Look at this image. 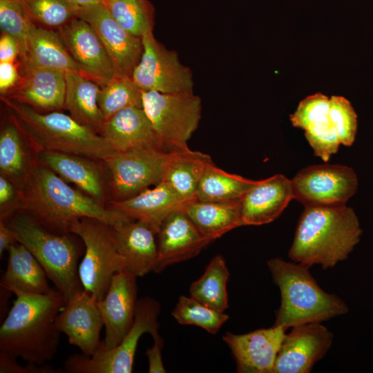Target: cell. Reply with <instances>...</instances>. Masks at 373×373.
Returning a JSON list of instances; mask_svg holds the SVG:
<instances>
[{"label":"cell","mask_w":373,"mask_h":373,"mask_svg":"<svg viewBox=\"0 0 373 373\" xmlns=\"http://www.w3.org/2000/svg\"><path fill=\"white\" fill-rule=\"evenodd\" d=\"M12 293L16 298L0 327V352L38 365L52 361L60 342L57 318L64 296L55 288L46 294Z\"/></svg>","instance_id":"obj_1"},{"label":"cell","mask_w":373,"mask_h":373,"mask_svg":"<svg viewBox=\"0 0 373 373\" xmlns=\"http://www.w3.org/2000/svg\"><path fill=\"white\" fill-rule=\"evenodd\" d=\"M21 188L20 211L56 233H70V225L83 218L98 219L111 225L129 219L70 186L39 162Z\"/></svg>","instance_id":"obj_2"},{"label":"cell","mask_w":373,"mask_h":373,"mask_svg":"<svg viewBox=\"0 0 373 373\" xmlns=\"http://www.w3.org/2000/svg\"><path fill=\"white\" fill-rule=\"evenodd\" d=\"M362 233L356 214L346 205L306 207L288 256L294 262L308 267L332 268L348 258Z\"/></svg>","instance_id":"obj_3"},{"label":"cell","mask_w":373,"mask_h":373,"mask_svg":"<svg viewBox=\"0 0 373 373\" xmlns=\"http://www.w3.org/2000/svg\"><path fill=\"white\" fill-rule=\"evenodd\" d=\"M9 116L37 153L54 151L104 160L115 151L98 133L60 111L41 113L1 96Z\"/></svg>","instance_id":"obj_4"},{"label":"cell","mask_w":373,"mask_h":373,"mask_svg":"<svg viewBox=\"0 0 373 373\" xmlns=\"http://www.w3.org/2000/svg\"><path fill=\"white\" fill-rule=\"evenodd\" d=\"M274 283L280 293V305L274 325L289 327L322 323L348 312L338 296L325 291L308 267L276 258L267 261Z\"/></svg>","instance_id":"obj_5"},{"label":"cell","mask_w":373,"mask_h":373,"mask_svg":"<svg viewBox=\"0 0 373 373\" xmlns=\"http://www.w3.org/2000/svg\"><path fill=\"white\" fill-rule=\"evenodd\" d=\"M6 223L17 241L39 262L66 301L84 289L78 274V261L83 254V247L73 233L52 231L21 211L15 213Z\"/></svg>","instance_id":"obj_6"},{"label":"cell","mask_w":373,"mask_h":373,"mask_svg":"<svg viewBox=\"0 0 373 373\" xmlns=\"http://www.w3.org/2000/svg\"><path fill=\"white\" fill-rule=\"evenodd\" d=\"M142 108L164 153L189 149L198 127L202 102L193 93H162L142 90Z\"/></svg>","instance_id":"obj_7"},{"label":"cell","mask_w":373,"mask_h":373,"mask_svg":"<svg viewBox=\"0 0 373 373\" xmlns=\"http://www.w3.org/2000/svg\"><path fill=\"white\" fill-rule=\"evenodd\" d=\"M69 232L77 236L84 246L78 267L82 287L98 301L105 296L113 276L124 270L111 226L98 219L83 218L70 225Z\"/></svg>","instance_id":"obj_8"},{"label":"cell","mask_w":373,"mask_h":373,"mask_svg":"<svg viewBox=\"0 0 373 373\" xmlns=\"http://www.w3.org/2000/svg\"><path fill=\"white\" fill-rule=\"evenodd\" d=\"M160 303L154 298L138 299L132 327L115 347L104 349L102 343L90 356L73 354L65 361L64 370L68 373H131L133 370L138 342L149 333L158 336Z\"/></svg>","instance_id":"obj_9"},{"label":"cell","mask_w":373,"mask_h":373,"mask_svg":"<svg viewBox=\"0 0 373 373\" xmlns=\"http://www.w3.org/2000/svg\"><path fill=\"white\" fill-rule=\"evenodd\" d=\"M166 153L141 147L115 152L103 160L111 200L130 198L160 182Z\"/></svg>","instance_id":"obj_10"},{"label":"cell","mask_w":373,"mask_h":373,"mask_svg":"<svg viewBox=\"0 0 373 373\" xmlns=\"http://www.w3.org/2000/svg\"><path fill=\"white\" fill-rule=\"evenodd\" d=\"M142 40L143 52L131 75L135 84L143 91L193 93V73L181 63L178 53L167 49L153 32Z\"/></svg>","instance_id":"obj_11"},{"label":"cell","mask_w":373,"mask_h":373,"mask_svg":"<svg viewBox=\"0 0 373 373\" xmlns=\"http://www.w3.org/2000/svg\"><path fill=\"white\" fill-rule=\"evenodd\" d=\"M293 198L306 207L346 205L358 187V178L350 167L339 164L312 165L291 180Z\"/></svg>","instance_id":"obj_12"},{"label":"cell","mask_w":373,"mask_h":373,"mask_svg":"<svg viewBox=\"0 0 373 373\" xmlns=\"http://www.w3.org/2000/svg\"><path fill=\"white\" fill-rule=\"evenodd\" d=\"M58 30L82 75L100 87L117 75L106 49L88 22L77 17Z\"/></svg>","instance_id":"obj_13"},{"label":"cell","mask_w":373,"mask_h":373,"mask_svg":"<svg viewBox=\"0 0 373 373\" xmlns=\"http://www.w3.org/2000/svg\"><path fill=\"white\" fill-rule=\"evenodd\" d=\"M291 328L285 334L273 373H309L332 346L334 335L321 323Z\"/></svg>","instance_id":"obj_14"},{"label":"cell","mask_w":373,"mask_h":373,"mask_svg":"<svg viewBox=\"0 0 373 373\" xmlns=\"http://www.w3.org/2000/svg\"><path fill=\"white\" fill-rule=\"evenodd\" d=\"M78 17L88 22L100 38L116 75L131 77L143 52L142 38L121 27L102 3L81 7Z\"/></svg>","instance_id":"obj_15"},{"label":"cell","mask_w":373,"mask_h":373,"mask_svg":"<svg viewBox=\"0 0 373 373\" xmlns=\"http://www.w3.org/2000/svg\"><path fill=\"white\" fill-rule=\"evenodd\" d=\"M136 280L126 270L116 273L105 296L97 301L105 328L104 349L117 346L133 326L138 300Z\"/></svg>","instance_id":"obj_16"},{"label":"cell","mask_w":373,"mask_h":373,"mask_svg":"<svg viewBox=\"0 0 373 373\" xmlns=\"http://www.w3.org/2000/svg\"><path fill=\"white\" fill-rule=\"evenodd\" d=\"M57 326L70 345L90 356L102 343L100 333L104 322L97 300L84 289L72 295L57 318Z\"/></svg>","instance_id":"obj_17"},{"label":"cell","mask_w":373,"mask_h":373,"mask_svg":"<svg viewBox=\"0 0 373 373\" xmlns=\"http://www.w3.org/2000/svg\"><path fill=\"white\" fill-rule=\"evenodd\" d=\"M286 329L274 325L243 334L227 332L223 341L230 349L240 373H273Z\"/></svg>","instance_id":"obj_18"},{"label":"cell","mask_w":373,"mask_h":373,"mask_svg":"<svg viewBox=\"0 0 373 373\" xmlns=\"http://www.w3.org/2000/svg\"><path fill=\"white\" fill-rule=\"evenodd\" d=\"M157 258L153 271L191 259L211 242L198 231L183 209L171 213L157 233Z\"/></svg>","instance_id":"obj_19"},{"label":"cell","mask_w":373,"mask_h":373,"mask_svg":"<svg viewBox=\"0 0 373 373\" xmlns=\"http://www.w3.org/2000/svg\"><path fill=\"white\" fill-rule=\"evenodd\" d=\"M37 161L105 205L110 193L102 160L75 154L40 151L37 153Z\"/></svg>","instance_id":"obj_20"},{"label":"cell","mask_w":373,"mask_h":373,"mask_svg":"<svg viewBox=\"0 0 373 373\" xmlns=\"http://www.w3.org/2000/svg\"><path fill=\"white\" fill-rule=\"evenodd\" d=\"M111 226L124 270L137 278L153 271L157 258V231L146 222L131 219Z\"/></svg>","instance_id":"obj_21"},{"label":"cell","mask_w":373,"mask_h":373,"mask_svg":"<svg viewBox=\"0 0 373 373\" xmlns=\"http://www.w3.org/2000/svg\"><path fill=\"white\" fill-rule=\"evenodd\" d=\"M294 199L291 180L283 174L256 180L240 200L242 226L270 223Z\"/></svg>","instance_id":"obj_22"},{"label":"cell","mask_w":373,"mask_h":373,"mask_svg":"<svg viewBox=\"0 0 373 373\" xmlns=\"http://www.w3.org/2000/svg\"><path fill=\"white\" fill-rule=\"evenodd\" d=\"M17 85L6 98L36 109L59 111L64 108L66 96L65 73L46 68H35L21 73Z\"/></svg>","instance_id":"obj_23"},{"label":"cell","mask_w":373,"mask_h":373,"mask_svg":"<svg viewBox=\"0 0 373 373\" xmlns=\"http://www.w3.org/2000/svg\"><path fill=\"white\" fill-rule=\"evenodd\" d=\"M186 204L164 182L123 200H110L108 207L129 219L150 224L157 233L163 220Z\"/></svg>","instance_id":"obj_24"},{"label":"cell","mask_w":373,"mask_h":373,"mask_svg":"<svg viewBox=\"0 0 373 373\" xmlns=\"http://www.w3.org/2000/svg\"><path fill=\"white\" fill-rule=\"evenodd\" d=\"M99 134L115 152L141 147L162 151L142 107L129 106L117 112L105 120Z\"/></svg>","instance_id":"obj_25"},{"label":"cell","mask_w":373,"mask_h":373,"mask_svg":"<svg viewBox=\"0 0 373 373\" xmlns=\"http://www.w3.org/2000/svg\"><path fill=\"white\" fill-rule=\"evenodd\" d=\"M21 66V73L46 68L80 73L59 33L34 23L30 30L28 52Z\"/></svg>","instance_id":"obj_26"},{"label":"cell","mask_w":373,"mask_h":373,"mask_svg":"<svg viewBox=\"0 0 373 373\" xmlns=\"http://www.w3.org/2000/svg\"><path fill=\"white\" fill-rule=\"evenodd\" d=\"M7 252V266L1 276V287L11 292L19 290L32 294H46L53 290L44 269L23 245L17 242Z\"/></svg>","instance_id":"obj_27"},{"label":"cell","mask_w":373,"mask_h":373,"mask_svg":"<svg viewBox=\"0 0 373 373\" xmlns=\"http://www.w3.org/2000/svg\"><path fill=\"white\" fill-rule=\"evenodd\" d=\"M211 157L204 153L185 150L166 153L162 181L166 182L185 202L196 200L200 178Z\"/></svg>","instance_id":"obj_28"},{"label":"cell","mask_w":373,"mask_h":373,"mask_svg":"<svg viewBox=\"0 0 373 373\" xmlns=\"http://www.w3.org/2000/svg\"><path fill=\"white\" fill-rule=\"evenodd\" d=\"M37 163V153L8 115L0 133L1 174L21 187Z\"/></svg>","instance_id":"obj_29"},{"label":"cell","mask_w":373,"mask_h":373,"mask_svg":"<svg viewBox=\"0 0 373 373\" xmlns=\"http://www.w3.org/2000/svg\"><path fill=\"white\" fill-rule=\"evenodd\" d=\"M183 210L200 233L211 242L242 226L240 200L227 202L193 200Z\"/></svg>","instance_id":"obj_30"},{"label":"cell","mask_w":373,"mask_h":373,"mask_svg":"<svg viewBox=\"0 0 373 373\" xmlns=\"http://www.w3.org/2000/svg\"><path fill=\"white\" fill-rule=\"evenodd\" d=\"M64 108L79 124L100 133L105 119L98 104L100 86L77 72H66Z\"/></svg>","instance_id":"obj_31"},{"label":"cell","mask_w":373,"mask_h":373,"mask_svg":"<svg viewBox=\"0 0 373 373\" xmlns=\"http://www.w3.org/2000/svg\"><path fill=\"white\" fill-rule=\"evenodd\" d=\"M256 182L227 173L211 162L205 168L199 181L196 200L227 202L241 200Z\"/></svg>","instance_id":"obj_32"},{"label":"cell","mask_w":373,"mask_h":373,"mask_svg":"<svg viewBox=\"0 0 373 373\" xmlns=\"http://www.w3.org/2000/svg\"><path fill=\"white\" fill-rule=\"evenodd\" d=\"M229 271L222 255L215 256L203 274L190 286V296L217 311L228 308L227 285Z\"/></svg>","instance_id":"obj_33"},{"label":"cell","mask_w":373,"mask_h":373,"mask_svg":"<svg viewBox=\"0 0 373 373\" xmlns=\"http://www.w3.org/2000/svg\"><path fill=\"white\" fill-rule=\"evenodd\" d=\"M102 4L117 23L142 38L153 32L155 9L149 0H104Z\"/></svg>","instance_id":"obj_34"},{"label":"cell","mask_w":373,"mask_h":373,"mask_svg":"<svg viewBox=\"0 0 373 373\" xmlns=\"http://www.w3.org/2000/svg\"><path fill=\"white\" fill-rule=\"evenodd\" d=\"M98 104L105 120L129 107H142V90L131 77L115 75L101 87Z\"/></svg>","instance_id":"obj_35"},{"label":"cell","mask_w":373,"mask_h":373,"mask_svg":"<svg viewBox=\"0 0 373 373\" xmlns=\"http://www.w3.org/2000/svg\"><path fill=\"white\" fill-rule=\"evenodd\" d=\"M34 23L46 28L62 27L78 17L81 7L72 0H20Z\"/></svg>","instance_id":"obj_36"},{"label":"cell","mask_w":373,"mask_h":373,"mask_svg":"<svg viewBox=\"0 0 373 373\" xmlns=\"http://www.w3.org/2000/svg\"><path fill=\"white\" fill-rule=\"evenodd\" d=\"M175 321L184 325H194L215 334L229 316L212 309L195 298L181 296L171 313Z\"/></svg>","instance_id":"obj_37"},{"label":"cell","mask_w":373,"mask_h":373,"mask_svg":"<svg viewBox=\"0 0 373 373\" xmlns=\"http://www.w3.org/2000/svg\"><path fill=\"white\" fill-rule=\"evenodd\" d=\"M33 22L25 11L20 0H0V28L2 33L12 37L20 48L23 60L28 52V38Z\"/></svg>","instance_id":"obj_38"},{"label":"cell","mask_w":373,"mask_h":373,"mask_svg":"<svg viewBox=\"0 0 373 373\" xmlns=\"http://www.w3.org/2000/svg\"><path fill=\"white\" fill-rule=\"evenodd\" d=\"M329 119L335 127L341 144L351 146L357 131V115L351 103L344 97L329 98Z\"/></svg>","instance_id":"obj_39"},{"label":"cell","mask_w":373,"mask_h":373,"mask_svg":"<svg viewBox=\"0 0 373 373\" xmlns=\"http://www.w3.org/2000/svg\"><path fill=\"white\" fill-rule=\"evenodd\" d=\"M329 111V98L318 93L307 96L299 103L296 111L290 115V121L294 127L305 131L327 119Z\"/></svg>","instance_id":"obj_40"},{"label":"cell","mask_w":373,"mask_h":373,"mask_svg":"<svg viewBox=\"0 0 373 373\" xmlns=\"http://www.w3.org/2000/svg\"><path fill=\"white\" fill-rule=\"evenodd\" d=\"M305 135L314 155L327 162L338 151L341 142L329 117L305 131Z\"/></svg>","instance_id":"obj_41"},{"label":"cell","mask_w":373,"mask_h":373,"mask_svg":"<svg viewBox=\"0 0 373 373\" xmlns=\"http://www.w3.org/2000/svg\"><path fill=\"white\" fill-rule=\"evenodd\" d=\"M21 188L14 180L0 174V221L7 222L20 211Z\"/></svg>","instance_id":"obj_42"},{"label":"cell","mask_w":373,"mask_h":373,"mask_svg":"<svg viewBox=\"0 0 373 373\" xmlns=\"http://www.w3.org/2000/svg\"><path fill=\"white\" fill-rule=\"evenodd\" d=\"M64 370L56 369L45 364L38 365L27 363L21 365L17 362V358L0 352V373H60Z\"/></svg>","instance_id":"obj_43"},{"label":"cell","mask_w":373,"mask_h":373,"mask_svg":"<svg viewBox=\"0 0 373 373\" xmlns=\"http://www.w3.org/2000/svg\"><path fill=\"white\" fill-rule=\"evenodd\" d=\"M21 78L15 62H0V93L7 94L14 88Z\"/></svg>","instance_id":"obj_44"},{"label":"cell","mask_w":373,"mask_h":373,"mask_svg":"<svg viewBox=\"0 0 373 373\" xmlns=\"http://www.w3.org/2000/svg\"><path fill=\"white\" fill-rule=\"evenodd\" d=\"M153 339V345L146 352V356L149 361V373H165L162 358V350L163 348V341L161 336H158Z\"/></svg>","instance_id":"obj_45"},{"label":"cell","mask_w":373,"mask_h":373,"mask_svg":"<svg viewBox=\"0 0 373 373\" xmlns=\"http://www.w3.org/2000/svg\"><path fill=\"white\" fill-rule=\"evenodd\" d=\"M20 56L17 41L10 35L2 33L0 37V62H15Z\"/></svg>","instance_id":"obj_46"},{"label":"cell","mask_w":373,"mask_h":373,"mask_svg":"<svg viewBox=\"0 0 373 373\" xmlns=\"http://www.w3.org/2000/svg\"><path fill=\"white\" fill-rule=\"evenodd\" d=\"M17 242L12 231L5 222L0 221V256Z\"/></svg>","instance_id":"obj_47"},{"label":"cell","mask_w":373,"mask_h":373,"mask_svg":"<svg viewBox=\"0 0 373 373\" xmlns=\"http://www.w3.org/2000/svg\"><path fill=\"white\" fill-rule=\"evenodd\" d=\"M79 7H86L89 6L102 3L104 0H72Z\"/></svg>","instance_id":"obj_48"}]
</instances>
